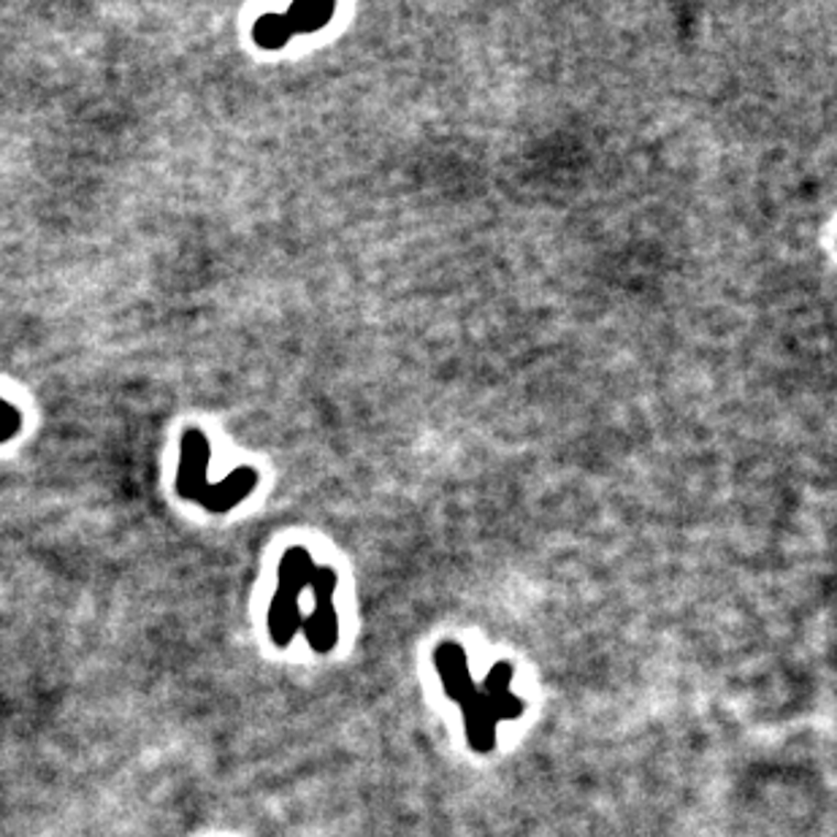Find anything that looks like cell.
<instances>
[{"mask_svg":"<svg viewBox=\"0 0 837 837\" xmlns=\"http://www.w3.org/2000/svg\"><path fill=\"white\" fill-rule=\"evenodd\" d=\"M209 458H211L209 439H206L198 428H187V432L182 434L180 469H176V493H180L182 499L198 502L204 488L209 486V480H206Z\"/></svg>","mask_w":837,"mask_h":837,"instance_id":"obj_3","label":"cell"},{"mask_svg":"<svg viewBox=\"0 0 837 837\" xmlns=\"http://www.w3.org/2000/svg\"><path fill=\"white\" fill-rule=\"evenodd\" d=\"M22 428V412L6 399H0V442H9L20 434Z\"/></svg>","mask_w":837,"mask_h":837,"instance_id":"obj_10","label":"cell"},{"mask_svg":"<svg viewBox=\"0 0 837 837\" xmlns=\"http://www.w3.org/2000/svg\"><path fill=\"white\" fill-rule=\"evenodd\" d=\"M336 6H317V3H298V6H291V9L285 11V22H287V31H291V35H302V33H315L320 31V28L328 25V20L334 17Z\"/></svg>","mask_w":837,"mask_h":837,"instance_id":"obj_8","label":"cell"},{"mask_svg":"<svg viewBox=\"0 0 837 837\" xmlns=\"http://www.w3.org/2000/svg\"><path fill=\"white\" fill-rule=\"evenodd\" d=\"M252 39L263 50H280L291 41V31H287V22L282 14H267L256 22L252 28Z\"/></svg>","mask_w":837,"mask_h":837,"instance_id":"obj_9","label":"cell"},{"mask_svg":"<svg viewBox=\"0 0 837 837\" xmlns=\"http://www.w3.org/2000/svg\"><path fill=\"white\" fill-rule=\"evenodd\" d=\"M464 716V732H467V742L475 753H491L497 748V718H493L491 707H488L486 697L477 688V697L469 699L467 705H461Z\"/></svg>","mask_w":837,"mask_h":837,"instance_id":"obj_7","label":"cell"},{"mask_svg":"<svg viewBox=\"0 0 837 837\" xmlns=\"http://www.w3.org/2000/svg\"><path fill=\"white\" fill-rule=\"evenodd\" d=\"M512 675H515V667L510 662H499L488 670L486 681H482L480 694L486 697L488 707H491L493 718L499 721H515V718L523 716V699L512 694Z\"/></svg>","mask_w":837,"mask_h":837,"instance_id":"obj_5","label":"cell"},{"mask_svg":"<svg viewBox=\"0 0 837 837\" xmlns=\"http://www.w3.org/2000/svg\"><path fill=\"white\" fill-rule=\"evenodd\" d=\"M312 594H315V607L306 618H302V632L306 634V642L315 653H328L334 651L336 640H339V618H336L334 607V591L339 586L336 580V572L331 567H317L312 575Z\"/></svg>","mask_w":837,"mask_h":837,"instance_id":"obj_2","label":"cell"},{"mask_svg":"<svg viewBox=\"0 0 837 837\" xmlns=\"http://www.w3.org/2000/svg\"><path fill=\"white\" fill-rule=\"evenodd\" d=\"M317 564L312 562L309 551L304 547H291L280 562V588L269 605V634L274 645L287 648L302 629V610L298 599L302 591L312 583Z\"/></svg>","mask_w":837,"mask_h":837,"instance_id":"obj_1","label":"cell"},{"mask_svg":"<svg viewBox=\"0 0 837 837\" xmlns=\"http://www.w3.org/2000/svg\"><path fill=\"white\" fill-rule=\"evenodd\" d=\"M258 486V471L250 467L236 469L233 475H228L226 480L220 482H209L204 488V493L198 497V504L206 507L209 512H228L231 507H236L247 493L256 491Z\"/></svg>","mask_w":837,"mask_h":837,"instance_id":"obj_6","label":"cell"},{"mask_svg":"<svg viewBox=\"0 0 837 837\" xmlns=\"http://www.w3.org/2000/svg\"><path fill=\"white\" fill-rule=\"evenodd\" d=\"M434 667L439 675L442 688L447 699H453L458 707L467 705L477 697V683L469 675V659L458 642H442L434 651Z\"/></svg>","mask_w":837,"mask_h":837,"instance_id":"obj_4","label":"cell"}]
</instances>
